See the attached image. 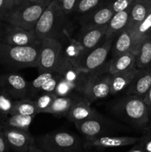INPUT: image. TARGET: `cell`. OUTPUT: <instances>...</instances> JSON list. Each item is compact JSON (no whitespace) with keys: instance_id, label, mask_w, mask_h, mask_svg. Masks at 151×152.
<instances>
[{"instance_id":"6da1fadb","label":"cell","mask_w":151,"mask_h":152,"mask_svg":"<svg viewBox=\"0 0 151 152\" xmlns=\"http://www.w3.org/2000/svg\"><path fill=\"white\" fill-rule=\"evenodd\" d=\"M41 42L28 46H14L0 42V64L10 68H37Z\"/></svg>"},{"instance_id":"7a4b0ae2","label":"cell","mask_w":151,"mask_h":152,"mask_svg":"<svg viewBox=\"0 0 151 152\" xmlns=\"http://www.w3.org/2000/svg\"><path fill=\"white\" fill-rule=\"evenodd\" d=\"M66 16L58 0H52L34 28L38 39L40 41L46 38L59 39L66 29Z\"/></svg>"},{"instance_id":"3957f363","label":"cell","mask_w":151,"mask_h":152,"mask_svg":"<svg viewBox=\"0 0 151 152\" xmlns=\"http://www.w3.org/2000/svg\"><path fill=\"white\" fill-rule=\"evenodd\" d=\"M112 111L117 117L138 128L148 123L150 113L143 98L129 95L120 99L113 105Z\"/></svg>"},{"instance_id":"277c9868","label":"cell","mask_w":151,"mask_h":152,"mask_svg":"<svg viewBox=\"0 0 151 152\" xmlns=\"http://www.w3.org/2000/svg\"><path fill=\"white\" fill-rule=\"evenodd\" d=\"M35 145L47 152H76L84 148L81 139L66 131H54L38 136Z\"/></svg>"},{"instance_id":"5b68a950","label":"cell","mask_w":151,"mask_h":152,"mask_svg":"<svg viewBox=\"0 0 151 152\" xmlns=\"http://www.w3.org/2000/svg\"><path fill=\"white\" fill-rule=\"evenodd\" d=\"M52 0H40L14 7L4 19L9 25L28 30L34 29L40 16Z\"/></svg>"},{"instance_id":"8992f818","label":"cell","mask_w":151,"mask_h":152,"mask_svg":"<svg viewBox=\"0 0 151 152\" xmlns=\"http://www.w3.org/2000/svg\"><path fill=\"white\" fill-rule=\"evenodd\" d=\"M115 37L104 39L99 45L86 53L75 65L78 69L87 73H95L107 68V58L112 48Z\"/></svg>"},{"instance_id":"52a82bcc","label":"cell","mask_w":151,"mask_h":152,"mask_svg":"<svg viewBox=\"0 0 151 152\" xmlns=\"http://www.w3.org/2000/svg\"><path fill=\"white\" fill-rule=\"evenodd\" d=\"M111 74L107 68L95 73H90L83 88L82 95L90 102H96L110 94Z\"/></svg>"},{"instance_id":"ba28073f","label":"cell","mask_w":151,"mask_h":152,"mask_svg":"<svg viewBox=\"0 0 151 152\" xmlns=\"http://www.w3.org/2000/svg\"><path fill=\"white\" fill-rule=\"evenodd\" d=\"M63 56L62 45L59 39L46 38L41 41L39 57L37 65L38 72L54 71Z\"/></svg>"},{"instance_id":"9c48e42d","label":"cell","mask_w":151,"mask_h":152,"mask_svg":"<svg viewBox=\"0 0 151 152\" xmlns=\"http://www.w3.org/2000/svg\"><path fill=\"white\" fill-rule=\"evenodd\" d=\"M55 72L59 78L63 79L75 88L76 92L82 94L83 88L90 73L80 71L64 55Z\"/></svg>"},{"instance_id":"30bf717a","label":"cell","mask_w":151,"mask_h":152,"mask_svg":"<svg viewBox=\"0 0 151 152\" xmlns=\"http://www.w3.org/2000/svg\"><path fill=\"white\" fill-rule=\"evenodd\" d=\"M143 137L129 136H114L104 135L94 139L85 140L83 142V148L85 149H107V148H120L136 145L142 140Z\"/></svg>"},{"instance_id":"8fae6325","label":"cell","mask_w":151,"mask_h":152,"mask_svg":"<svg viewBox=\"0 0 151 152\" xmlns=\"http://www.w3.org/2000/svg\"><path fill=\"white\" fill-rule=\"evenodd\" d=\"M75 126L85 140L94 139L104 135H113L116 130L101 115L76 123Z\"/></svg>"},{"instance_id":"7c38bea8","label":"cell","mask_w":151,"mask_h":152,"mask_svg":"<svg viewBox=\"0 0 151 152\" xmlns=\"http://www.w3.org/2000/svg\"><path fill=\"white\" fill-rule=\"evenodd\" d=\"M1 126V130L10 149L15 152H28L35 145L36 138L29 132Z\"/></svg>"},{"instance_id":"4fadbf2b","label":"cell","mask_w":151,"mask_h":152,"mask_svg":"<svg viewBox=\"0 0 151 152\" xmlns=\"http://www.w3.org/2000/svg\"><path fill=\"white\" fill-rule=\"evenodd\" d=\"M6 23V22H5ZM35 30H28L6 23L4 37L1 42L14 46H28L39 42Z\"/></svg>"},{"instance_id":"5bb4252c","label":"cell","mask_w":151,"mask_h":152,"mask_svg":"<svg viewBox=\"0 0 151 152\" xmlns=\"http://www.w3.org/2000/svg\"><path fill=\"white\" fill-rule=\"evenodd\" d=\"M0 88L4 89L13 99L26 98L29 83L22 76L14 73L0 75Z\"/></svg>"},{"instance_id":"9a60e30c","label":"cell","mask_w":151,"mask_h":152,"mask_svg":"<svg viewBox=\"0 0 151 152\" xmlns=\"http://www.w3.org/2000/svg\"><path fill=\"white\" fill-rule=\"evenodd\" d=\"M107 25L100 26H81L77 40L86 53H88L102 43L106 34Z\"/></svg>"},{"instance_id":"2e32d148","label":"cell","mask_w":151,"mask_h":152,"mask_svg":"<svg viewBox=\"0 0 151 152\" xmlns=\"http://www.w3.org/2000/svg\"><path fill=\"white\" fill-rule=\"evenodd\" d=\"M114 13L108 7L106 2H103L93 10L82 14L80 19L81 26H100L107 25Z\"/></svg>"},{"instance_id":"e0dca14e","label":"cell","mask_w":151,"mask_h":152,"mask_svg":"<svg viewBox=\"0 0 151 152\" xmlns=\"http://www.w3.org/2000/svg\"><path fill=\"white\" fill-rule=\"evenodd\" d=\"M91 102L82 96L80 97L71 107L67 117L74 124L84 120L100 116V114L91 107Z\"/></svg>"},{"instance_id":"ac0fdd59","label":"cell","mask_w":151,"mask_h":152,"mask_svg":"<svg viewBox=\"0 0 151 152\" xmlns=\"http://www.w3.org/2000/svg\"><path fill=\"white\" fill-rule=\"evenodd\" d=\"M64 40V43L61 42L63 48V53L73 65H76L80 59L86 54V51L81 43L69 35L66 29L64 31L62 36L59 40Z\"/></svg>"},{"instance_id":"d6986e66","label":"cell","mask_w":151,"mask_h":152,"mask_svg":"<svg viewBox=\"0 0 151 152\" xmlns=\"http://www.w3.org/2000/svg\"><path fill=\"white\" fill-rule=\"evenodd\" d=\"M151 88V69L141 70L127 87V94L144 98Z\"/></svg>"},{"instance_id":"ffe728a7","label":"cell","mask_w":151,"mask_h":152,"mask_svg":"<svg viewBox=\"0 0 151 152\" xmlns=\"http://www.w3.org/2000/svg\"><path fill=\"white\" fill-rule=\"evenodd\" d=\"M136 68V56L132 52H126L113 56V59L108 62L107 73L112 75Z\"/></svg>"},{"instance_id":"44dd1931","label":"cell","mask_w":151,"mask_h":152,"mask_svg":"<svg viewBox=\"0 0 151 152\" xmlns=\"http://www.w3.org/2000/svg\"><path fill=\"white\" fill-rule=\"evenodd\" d=\"M141 70L142 69L136 68L134 69L112 74L110 81V94L116 95L124 89L127 88Z\"/></svg>"},{"instance_id":"7402d4cb","label":"cell","mask_w":151,"mask_h":152,"mask_svg":"<svg viewBox=\"0 0 151 152\" xmlns=\"http://www.w3.org/2000/svg\"><path fill=\"white\" fill-rule=\"evenodd\" d=\"M151 12V0H134L130 8V22L127 28L133 30Z\"/></svg>"},{"instance_id":"603a6c76","label":"cell","mask_w":151,"mask_h":152,"mask_svg":"<svg viewBox=\"0 0 151 152\" xmlns=\"http://www.w3.org/2000/svg\"><path fill=\"white\" fill-rule=\"evenodd\" d=\"M111 49L113 56L126 52H132L135 54V44L133 31L126 28L121 31L115 37Z\"/></svg>"},{"instance_id":"cb8c5ba5","label":"cell","mask_w":151,"mask_h":152,"mask_svg":"<svg viewBox=\"0 0 151 152\" xmlns=\"http://www.w3.org/2000/svg\"><path fill=\"white\" fill-rule=\"evenodd\" d=\"M130 22V9L117 12L113 14L107 27L105 38L114 37L127 28Z\"/></svg>"},{"instance_id":"d4e9b609","label":"cell","mask_w":151,"mask_h":152,"mask_svg":"<svg viewBox=\"0 0 151 152\" xmlns=\"http://www.w3.org/2000/svg\"><path fill=\"white\" fill-rule=\"evenodd\" d=\"M79 98V96L75 94L65 96H56L54 101L46 113L53 114L56 117H67L71 107Z\"/></svg>"},{"instance_id":"484cf974","label":"cell","mask_w":151,"mask_h":152,"mask_svg":"<svg viewBox=\"0 0 151 152\" xmlns=\"http://www.w3.org/2000/svg\"><path fill=\"white\" fill-rule=\"evenodd\" d=\"M35 116L22 115V114H11L6 118L0 120L1 126L19 129L29 132L30 126Z\"/></svg>"},{"instance_id":"4316f807","label":"cell","mask_w":151,"mask_h":152,"mask_svg":"<svg viewBox=\"0 0 151 152\" xmlns=\"http://www.w3.org/2000/svg\"><path fill=\"white\" fill-rule=\"evenodd\" d=\"M135 44V54H137L141 43L151 37V12L133 31Z\"/></svg>"},{"instance_id":"83f0119b","label":"cell","mask_w":151,"mask_h":152,"mask_svg":"<svg viewBox=\"0 0 151 152\" xmlns=\"http://www.w3.org/2000/svg\"><path fill=\"white\" fill-rule=\"evenodd\" d=\"M136 68L142 70L151 68V37L141 43L136 54Z\"/></svg>"},{"instance_id":"f1b7e54d","label":"cell","mask_w":151,"mask_h":152,"mask_svg":"<svg viewBox=\"0 0 151 152\" xmlns=\"http://www.w3.org/2000/svg\"><path fill=\"white\" fill-rule=\"evenodd\" d=\"M38 114L36 108L34 100L28 98L16 99L11 114H22V115L36 116ZM10 114V115H11Z\"/></svg>"},{"instance_id":"f546056e","label":"cell","mask_w":151,"mask_h":152,"mask_svg":"<svg viewBox=\"0 0 151 152\" xmlns=\"http://www.w3.org/2000/svg\"><path fill=\"white\" fill-rule=\"evenodd\" d=\"M15 100L16 99H13L7 92L0 88V120L11 114Z\"/></svg>"},{"instance_id":"4dcf8cb0","label":"cell","mask_w":151,"mask_h":152,"mask_svg":"<svg viewBox=\"0 0 151 152\" xmlns=\"http://www.w3.org/2000/svg\"><path fill=\"white\" fill-rule=\"evenodd\" d=\"M55 71H47L40 73L39 75L34 79L30 83H29L28 91H30L31 96H37L39 94L41 87L54 75Z\"/></svg>"},{"instance_id":"1f68e13d","label":"cell","mask_w":151,"mask_h":152,"mask_svg":"<svg viewBox=\"0 0 151 152\" xmlns=\"http://www.w3.org/2000/svg\"><path fill=\"white\" fill-rule=\"evenodd\" d=\"M56 96L53 93H40L34 99L38 113H46L54 101Z\"/></svg>"},{"instance_id":"d6a6232c","label":"cell","mask_w":151,"mask_h":152,"mask_svg":"<svg viewBox=\"0 0 151 152\" xmlns=\"http://www.w3.org/2000/svg\"><path fill=\"white\" fill-rule=\"evenodd\" d=\"M103 2H105L104 0H78L74 12L79 14H84L97 7Z\"/></svg>"},{"instance_id":"836d02e7","label":"cell","mask_w":151,"mask_h":152,"mask_svg":"<svg viewBox=\"0 0 151 152\" xmlns=\"http://www.w3.org/2000/svg\"><path fill=\"white\" fill-rule=\"evenodd\" d=\"M76 92L75 88L70 84L68 82L65 81L63 79L59 78L56 89H55L54 94L56 96H65L69 95L74 94Z\"/></svg>"},{"instance_id":"e575fe53","label":"cell","mask_w":151,"mask_h":152,"mask_svg":"<svg viewBox=\"0 0 151 152\" xmlns=\"http://www.w3.org/2000/svg\"><path fill=\"white\" fill-rule=\"evenodd\" d=\"M134 0H107L105 2L114 13L130 9Z\"/></svg>"},{"instance_id":"d590c367","label":"cell","mask_w":151,"mask_h":152,"mask_svg":"<svg viewBox=\"0 0 151 152\" xmlns=\"http://www.w3.org/2000/svg\"><path fill=\"white\" fill-rule=\"evenodd\" d=\"M13 7V0H0V22H4L6 16Z\"/></svg>"},{"instance_id":"8d00e7d4","label":"cell","mask_w":151,"mask_h":152,"mask_svg":"<svg viewBox=\"0 0 151 152\" xmlns=\"http://www.w3.org/2000/svg\"><path fill=\"white\" fill-rule=\"evenodd\" d=\"M59 81V77L55 72L54 75L41 87L40 93H53L54 94L55 89H56V85ZM39 93V94H40Z\"/></svg>"},{"instance_id":"74e56055","label":"cell","mask_w":151,"mask_h":152,"mask_svg":"<svg viewBox=\"0 0 151 152\" xmlns=\"http://www.w3.org/2000/svg\"><path fill=\"white\" fill-rule=\"evenodd\" d=\"M62 10L66 15H69L74 12L78 0H58Z\"/></svg>"},{"instance_id":"f35d334b","label":"cell","mask_w":151,"mask_h":152,"mask_svg":"<svg viewBox=\"0 0 151 152\" xmlns=\"http://www.w3.org/2000/svg\"><path fill=\"white\" fill-rule=\"evenodd\" d=\"M144 152H151V138L143 137L142 140L136 144Z\"/></svg>"},{"instance_id":"ab89813d","label":"cell","mask_w":151,"mask_h":152,"mask_svg":"<svg viewBox=\"0 0 151 152\" xmlns=\"http://www.w3.org/2000/svg\"><path fill=\"white\" fill-rule=\"evenodd\" d=\"M9 149L10 148L3 136V134L1 130V126H0V152H8Z\"/></svg>"},{"instance_id":"60d3db41","label":"cell","mask_w":151,"mask_h":152,"mask_svg":"<svg viewBox=\"0 0 151 152\" xmlns=\"http://www.w3.org/2000/svg\"><path fill=\"white\" fill-rule=\"evenodd\" d=\"M143 99L145 103H146L147 106L148 110H149L150 116H151V88L148 91L147 93L146 94V95L144 96Z\"/></svg>"},{"instance_id":"b9f144b4","label":"cell","mask_w":151,"mask_h":152,"mask_svg":"<svg viewBox=\"0 0 151 152\" xmlns=\"http://www.w3.org/2000/svg\"><path fill=\"white\" fill-rule=\"evenodd\" d=\"M6 23L4 22H0V42L2 40L3 37H4V31H5Z\"/></svg>"},{"instance_id":"7bdbcfd3","label":"cell","mask_w":151,"mask_h":152,"mask_svg":"<svg viewBox=\"0 0 151 152\" xmlns=\"http://www.w3.org/2000/svg\"><path fill=\"white\" fill-rule=\"evenodd\" d=\"M13 4H14V7H16V6L22 5V4L28 2L29 0H13Z\"/></svg>"},{"instance_id":"ee69618b","label":"cell","mask_w":151,"mask_h":152,"mask_svg":"<svg viewBox=\"0 0 151 152\" xmlns=\"http://www.w3.org/2000/svg\"><path fill=\"white\" fill-rule=\"evenodd\" d=\"M127 152H144V151L142 148H139L137 145H136V146H135L134 148H132L131 150H130V151H128Z\"/></svg>"},{"instance_id":"f6af8a7d","label":"cell","mask_w":151,"mask_h":152,"mask_svg":"<svg viewBox=\"0 0 151 152\" xmlns=\"http://www.w3.org/2000/svg\"><path fill=\"white\" fill-rule=\"evenodd\" d=\"M29 152H41V151H40L39 148H37V147L36 146V145H33V146L32 148H31L30 149Z\"/></svg>"},{"instance_id":"bcb514c9","label":"cell","mask_w":151,"mask_h":152,"mask_svg":"<svg viewBox=\"0 0 151 152\" xmlns=\"http://www.w3.org/2000/svg\"><path fill=\"white\" fill-rule=\"evenodd\" d=\"M40 1V0H29L30 2H35V1Z\"/></svg>"},{"instance_id":"7dc6e473","label":"cell","mask_w":151,"mask_h":152,"mask_svg":"<svg viewBox=\"0 0 151 152\" xmlns=\"http://www.w3.org/2000/svg\"><path fill=\"white\" fill-rule=\"evenodd\" d=\"M40 150V151L41 152H47V151H42V150H41V149H39ZM76 152H87V151H82V150H81V151H76Z\"/></svg>"},{"instance_id":"c3c4849f","label":"cell","mask_w":151,"mask_h":152,"mask_svg":"<svg viewBox=\"0 0 151 152\" xmlns=\"http://www.w3.org/2000/svg\"><path fill=\"white\" fill-rule=\"evenodd\" d=\"M28 152H29V151H28Z\"/></svg>"}]
</instances>
